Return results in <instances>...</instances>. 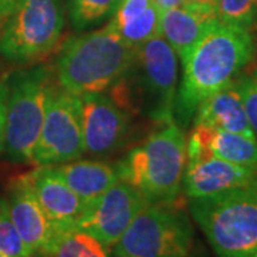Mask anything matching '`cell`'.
Listing matches in <instances>:
<instances>
[{
    "label": "cell",
    "instance_id": "cell-8",
    "mask_svg": "<svg viewBox=\"0 0 257 257\" xmlns=\"http://www.w3.org/2000/svg\"><path fill=\"white\" fill-rule=\"evenodd\" d=\"M63 28L60 0H19L0 29V55L13 63H30L55 49Z\"/></svg>",
    "mask_w": 257,
    "mask_h": 257
},
{
    "label": "cell",
    "instance_id": "cell-12",
    "mask_svg": "<svg viewBox=\"0 0 257 257\" xmlns=\"http://www.w3.org/2000/svg\"><path fill=\"white\" fill-rule=\"evenodd\" d=\"M6 203L10 220L28 247L36 256H47L55 239V229L37 200L26 175L12 182Z\"/></svg>",
    "mask_w": 257,
    "mask_h": 257
},
{
    "label": "cell",
    "instance_id": "cell-2",
    "mask_svg": "<svg viewBox=\"0 0 257 257\" xmlns=\"http://www.w3.org/2000/svg\"><path fill=\"white\" fill-rule=\"evenodd\" d=\"M176 83L175 50L156 36L138 46L126 73L109 87V97L126 113L145 114L163 124L175 120Z\"/></svg>",
    "mask_w": 257,
    "mask_h": 257
},
{
    "label": "cell",
    "instance_id": "cell-31",
    "mask_svg": "<svg viewBox=\"0 0 257 257\" xmlns=\"http://www.w3.org/2000/svg\"><path fill=\"white\" fill-rule=\"evenodd\" d=\"M0 257H5V256H3V254H2V253H0Z\"/></svg>",
    "mask_w": 257,
    "mask_h": 257
},
{
    "label": "cell",
    "instance_id": "cell-3",
    "mask_svg": "<svg viewBox=\"0 0 257 257\" xmlns=\"http://www.w3.org/2000/svg\"><path fill=\"white\" fill-rule=\"evenodd\" d=\"M136 49L109 23L99 30L69 39L56 59V83L77 96L109 90L130 67Z\"/></svg>",
    "mask_w": 257,
    "mask_h": 257
},
{
    "label": "cell",
    "instance_id": "cell-32",
    "mask_svg": "<svg viewBox=\"0 0 257 257\" xmlns=\"http://www.w3.org/2000/svg\"><path fill=\"white\" fill-rule=\"evenodd\" d=\"M182 2H183V3H184V2H186V0H182Z\"/></svg>",
    "mask_w": 257,
    "mask_h": 257
},
{
    "label": "cell",
    "instance_id": "cell-1",
    "mask_svg": "<svg viewBox=\"0 0 257 257\" xmlns=\"http://www.w3.org/2000/svg\"><path fill=\"white\" fill-rule=\"evenodd\" d=\"M254 35L216 22L182 60V82L175 99L176 123L187 127L194 113L211 94L229 86L251 60Z\"/></svg>",
    "mask_w": 257,
    "mask_h": 257
},
{
    "label": "cell",
    "instance_id": "cell-17",
    "mask_svg": "<svg viewBox=\"0 0 257 257\" xmlns=\"http://www.w3.org/2000/svg\"><path fill=\"white\" fill-rule=\"evenodd\" d=\"M193 124L256 139L248 124L241 97L233 83L203 101L194 113Z\"/></svg>",
    "mask_w": 257,
    "mask_h": 257
},
{
    "label": "cell",
    "instance_id": "cell-20",
    "mask_svg": "<svg viewBox=\"0 0 257 257\" xmlns=\"http://www.w3.org/2000/svg\"><path fill=\"white\" fill-rule=\"evenodd\" d=\"M120 0H67L70 22L76 30H86L110 19Z\"/></svg>",
    "mask_w": 257,
    "mask_h": 257
},
{
    "label": "cell",
    "instance_id": "cell-28",
    "mask_svg": "<svg viewBox=\"0 0 257 257\" xmlns=\"http://www.w3.org/2000/svg\"><path fill=\"white\" fill-rule=\"evenodd\" d=\"M241 73L247 74L250 76L251 79H254L257 82V42H256V49H254V53H253V57H251V60L246 64V67L243 69V72Z\"/></svg>",
    "mask_w": 257,
    "mask_h": 257
},
{
    "label": "cell",
    "instance_id": "cell-26",
    "mask_svg": "<svg viewBox=\"0 0 257 257\" xmlns=\"http://www.w3.org/2000/svg\"><path fill=\"white\" fill-rule=\"evenodd\" d=\"M6 79L0 80V153L5 149V127H6Z\"/></svg>",
    "mask_w": 257,
    "mask_h": 257
},
{
    "label": "cell",
    "instance_id": "cell-5",
    "mask_svg": "<svg viewBox=\"0 0 257 257\" xmlns=\"http://www.w3.org/2000/svg\"><path fill=\"white\" fill-rule=\"evenodd\" d=\"M189 210L217 257H257V182L189 199Z\"/></svg>",
    "mask_w": 257,
    "mask_h": 257
},
{
    "label": "cell",
    "instance_id": "cell-23",
    "mask_svg": "<svg viewBox=\"0 0 257 257\" xmlns=\"http://www.w3.org/2000/svg\"><path fill=\"white\" fill-rule=\"evenodd\" d=\"M0 253L5 257H37L10 220L6 199H0Z\"/></svg>",
    "mask_w": 257,
    "mask_h": 257
},
{
    "label": "cell",
    "instance_id": "cell-29",
    "mask_svg": "<svg viewBox=\"0 0 257 257\" xmlns=\"http://www.w3.org/2000/svg\"><path fill=\"white\" fill-rule=\"evenodd\" d=\"M184 3H190V5L202 6V8H207V9H217V0H186Z\"/></svg>",
    "mask_w": 257,
    "mask_h": 257
},
{
    "label": "cell",
    "instance_id": "cell-24",
    "mask_svg": "<svg viewBox=\"0 0 257 257\" xmlns=\"http://www.w3.org/2000/svg\"><path fill=\"white\" fill-rule=\"evenodd\" d=\"M233 84L236 86L240 97H241L244 110L247 114L248 124H250L257 140V82L247 74L240 73L233 80Z\"/></svg>",
    "mask_w": 257,
    "mask_h": 257
},
{
    "label": "cell",
    "instance_id": "cell-11",
    "mask_svg": "<svg viewBox=\"0 0 257 257\" xmlns=\"http://www.w3.org/2000/svg\"><path fill=\"white\" fill-rule=\"evenodd\" d=\"M84 152L104 156L116 150L128 130V113L109 96L87 93L80 96Z\"/></svg>",
    "mask_w": 257,
    "mask_h": 257
},
{
    "label": "cell",
    "instance_id": "cell-13",
    "mask_svg": "<svg viewBox=\"0 0 257 257\" xmlns=\"http://www.w3.org/2000/svg\"><path fill=\"white\" fill-rule=\"evenodd\" d=\"M254 182H257V167L234 165L214 156H202L187 159L182 189L189 199H199Z\"/></svg>",
    "mask_w": 257,
    "mask_h": 257
},
{
    "label": "cell",
    "instance_id": "cell-14",
    "mask_svg": "<svg viewBox=\"0 0 257 257\" xmlns=\"http://www.w3.org/2000/svg\"><path fill=\"white\" fill-rule=\"evenodd\" d=\"M26 177L55 233L73 230L86 203L64 183L55 166H40Z\"/></svg>",
    "mask_w": 257,
    "mask_h": 257
},
{
    "label": "cell",
    "instance_id": "cell-27",
    "mask_svg": "<svg viewBox=\"0 0 257 257\" xmlns=\"http://www.w3.org/2000/svg\"><path fill=\"white\" fill-rule=\"evenodd\" d=\"M18 3L19 0H0V25L6 22V19L12 15Z\"/></svg>",
    "mask_w": 257,
    "mask_h": 257
},
{
    "label": "cell",
    "instance_id": "cell-10",
    "mask_svg": "<svg viewBox=\"0 0 257 257\" xmlns=\"http://www.w3.org/2000/svg\"><path fill=\"white\" fill-rule=\"evenodd\" d=\"M147 204L146 197L138 189L119 180L86 204L74 229L90 234L104 247H113Z\"/></svg>",
    "mask_w": 257,
    "mask_h": 257
},
{
    "label": "cell",
    "instance_id": "cell-33",
    "mask_svg": "<svg viewBox=\"0 0 257 257\" xmlns=\"http://www.w3.org/2000/svg\"><path fill=\"white\" fill-rule=\"evenodd\" d=\"M0 29H2V25H0Z\"/></svg>",
    "mask_w": 257,
    "mask_h": 257
},
{
    "label": "cell",
    "instance_id": "cell-25",
    "mask_svg": "<svg viewBox=\"0 0 257 257\" xmlns=\"http://www.w3.org/2000/svg\"><path fill=\"white\" fill-rule=\"evenodd\" d=\"M152 3H153L152 0H120L119 6L114 12V15L111 16L109 25L113 29L119 30L130 20L138 18L140 13H143Z\"/></svg>",
    "mask_w": 257,
    "mask_h": 257
},
{
    "label": "cell",
    "instance_id": "cell-9",
    "mask_svg": "<svg viewBox=\"0 0 257 257\" xmlns=\"http://www.w3.org/2000/svg\"><path fill=\"white\" fill-rule=\"evenodd\" d=\"M83 152L80 96L53 84L32 163L57 166L77 160Z\"/></svg>",
    "mask_w": 257,
    "mask_h": 257
},
{
    "label": "cell",
    "instance_id": "cell-4",
    "mask_svg": "<svg viewBox=\"0 0 257 257\" xmlns=\"http://www.w3.org/2000/svg\"><path fill=\"white\" fill-rule=\"evenodd\" d=\"M187 163L186 138L176 120L163 123L116 166L119 180L142 193L149 203L176 202Z\"/></svg>",
    "mask_w": 257,
    "mask_h": 257
},
{
    "label": "cell",
    "instance_id": "cell-21",
    "mask_svg": "<svg viewBox=\"0 0 257 257\" xmlns=\"http://www.w3.org/2000/svg\"><path fill=\"white\" fill-rule=\"evenodd\" d=\"M159 18H160V10L157 9L155 3H152L138 18L130 20L123 28H120L117 33L126 43L138 47L153 37L160 36Z\"/></svg>",
    "mask_w": 257,
    "mask_h": 257
},
{
    "label": "cell",
    "instance_id": "cell-15",
    "mask_svg": "<svg viewBox=\"0 0 257 257\" xmlns=\"http://www.w3.org/2000/svg\"><path fill=\"white\" fill-rule=\"evenodd\" d=\"M217 20V10L183 3L160 12L159 32L175 53L183 59Z\"/></svg>",
    "mask_w": 257,
    "mask_h": 257
},
{
    "label": "cell",
    "instance_id": "cell-18",
    "mask_svg": "<svg viewBox=\"0 0 257 257\" xmlns=\"http://www.w3.org/2000/svg\"><path fill=\"white\" fill-rule=\"evenodd\" d=\"M60 176L83 202L89 204L119 182L116 167L94 160H77L55 166Z\"/></svg>",
    "mask_w": 257,
    "mask_h": 257
},
{
    "label": "cell",
    "instance_id": "cell-30",
    "mask_svg": "<svg viewBox=\"0 0 257 257\" xmlns=\"http://www.w3.org/2000/svg\"><path fill=\"white\" fill-rule=\"evenodd\" d=\"M111 257H133V256H126V254H120L116 251H111Z\"/></svg>",
    "mask_w": 257,
    "mask_h": 257
},
{
    "label": "cell",
    "instance_id": "cell-19",
    "mask_svg": "<svg viewBox=\"0 0 257 257\" xmlns=\"http://www.w3.org/2000/svg\"><path fill=\"white\" fill-rule=\"evenodd\" d=\"M47 257H110L99 240L80 230L56 233Z\"/></svg>",
    "mask_w": 257,
    "mask_h": 257
},
{
    "label": "cell",
    "instance_id": "cell-7",
    "mask_svg": "<svg viewBox=\"0 0 257 257\" xmlns=\"http://www.w3.org/2000/svg\"><path fill=\"white\" fill-rule=\"evenodd\" d=\"M194 233L183 207L149 203L139 211L113 251L133 257H192Z\"/></svg>",
    "mask_w": 257,
    "mask_h": 257
},
{
    "label": "cell",
    "instance_id": "cell-6",
    "mask_svg": "<svg viewBox=\"0 0 257 257\" xmlns=\"http://www.w3.org/2000/svg\"><path fill=\"white\" fill-rule=\"evenodd\" d=\"M6 79L5 152L15 163H32L43 126L53 72L35 66L9 74Z\"/></svg>",
    "mask_w": 257,
    "mask_h": 257
},
{
    "label": "cell",
    "instance_id": "cell-16",
    "mask_svg": "<svg viewBox=\"0 0 257 257\" xmlns=\"http://www.w3.org/2000/svg\"><path fill=\"white\" fill-rule=\"evenodd\" d=\"M187 159L214 156L230 163L257 167V140L237 133L193 126L189 140L186 142Z\"/></svg>",
    "mask_w": 257,
    "mask_h": 257
},
{
    "label": "cell",
    "instance_id": "cell-22",
    "mask_svg": "<svg viewBox=\"0 0 257 257\" xmlns=\"http://www.w3.org/2000/svg\"><path fill=\"white\" fill-rule=\"evenodd\" d=\"M219 22L254 32L257 28V0H217Z\"/></svg>",
    "mask_w": 257,
    "mask_h": 257
}]
</instances>
